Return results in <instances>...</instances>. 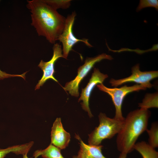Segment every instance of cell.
Masks as SVG:
<instances>
[{
	"label": "cell",
	"mask_w": 158,
	"mask_h": 158,
	"mask_svg": "<svg viewBox=\"0 0 158 158\" xmlns=\"http://www.w3.org/2000/svg\"><path fill=\"white\" fill-rule=\"evenodd\" d=\"M27 1V8L31 13V25L39 36L44 37L51 44H55L63 31L66 18L44 0Z\"/></svg>",
	"instance_id": "1"
},
{
	"label": "cell",
	"mask_w": 158,
	"mask_h": 158,
	"mask_svg": "<svg viewBox=\"0 0 158 158\" xmlns=\"http://www.w3.org/2000/svg\"><path fill=\"white\" fill-rule=\"evenodd\" d=\"M150 116L148 109L140 108L127 114L116 139L117 149L121 153L127 154L134 150L138 138L147 129Z\"/></svg>",
	"instance_id": "2"
},
{
	"label": "cell",
	"mask_w": 158,
	"mask_h": 158,
	"mask_svg": "<svg viewBox=\"0 0 158 158\" xmlns=\"http://www.w3.org/2000/svg\"><path fill=\"white\" fill-rule=\"evenodd\" d=\"M98 118L99 126L89 134V145H99L103 140L112 138L119 132L124 121H119L114 118H109L102 112L99 114Z\"/></svg>",
	"instance_id": "3"
},
{
	"label": "cell",
	"mask_w": 158,
	"mask_h": 158,
	"mask_svg": "<svg viewBox=\"0 0 158 158\" xmlns=\"http://www.w3.org/2000/svg\"><path fill=\"white\" fill-rule=\"evenodd\" d=\"M97 86L100 90L107 93L111 97L115 109L114 118L121 121H124L125 118L122 111V103L125 97L130 92L145 90L147 88L145 85L138 84L130 86L125 85L119 88H109L103 83L97 85Z\"/></svg>",
	"instance_id": "4"
},
{
	"label": "cell",
	"mask_w": 158,
	"mask_h": 158,
	"mask_svg": "<svg viewBox=\"0 0 158 158\" xmlns=\"http://www.w3.org/2000/svg\"><path fill=\"white\" fill-rule=\"evenodd\" d=\"M113 57L109 55L103 53L93 57L87 58L84 63L78 69V74L73 80L67 82L63 89L68 91L71 96L78 97L79 95V85L84 78L87 75L95 64L103 59L112 60Z\"/></svg>",
	"instance_id": "5"
},
{
	"label": "cell",
	"mask_w": 158,
	"mask_h": 158,
	"mask_svg": "<svg viewBox=\"0 0 158 158\" xmlns=\"http://www.w3.org/2000/svg\"><path fill=\"white\" fill-rule=\"evenodd\" d=\"M76 16V14L75 11L68 15L66 18L63 31L58 39L62 44L63 54L66 59H67L69 52L73 50V47L78 42H82L88 47H93L88 42V39H79L74 35L73 28Z\"/></svg>",
	"instance_id": "6"
},
{
	"label": "cell",
	"mask_w": 158,
	"mask_h": 158,
	"mask_svg": "<svg viewBox=\"0 0 158 158\" xmlns=\"http://www.w3.org/2000/svg\"><path fill=\"white\" fill-rule=\"evenodd\" d=\"M131 73L130 75L126 78L119 79L111 78L109 83L112 86L117 87L126 83L133 82L138 84L145 85L147 88H150L153 86L150 81L158 76V71H141L139 64L132 68Z\"/></svg>",
	"instance_id": "7"
},
{
	"label": "cell",
	"mask_w": 158,
	"mask_h": 158,
	"mask_svg": "<svg viewBox=\"0 0 158 158\" xmlns=\"http://www.w3.org/2000/svg\"><path fill=\"white\" fill-rule=\"evenodd\" d=\"M53 55L51 59L47 62L41 60L38 66L43 72V74L41 79L35 86V90L39 89L46 81L52 79L58 83V81L54 77V75L55 72L54 65L56 61L60 58H64L62 54L61 46L59 44L55 43L53 47Z\"/></svg>",
	"instance_id": "8"
},
{
	"label": "cell",
	"mask_w": 158,
	"mask_h": 158,
	"mask_svg": "<svg viewBox=\"0 0 158 158\" xmlns=\"http://www.w3.org/2000/svg\"><path fill=\"white\" fill-rule=\"evenodd\" d=\"M107 74L101 73L98 68H94L91 78L87 86L82 89L80 96L78 102L82 101L80 104L83 110L88 113L90 118L93 117L89 107V101L92 92L95 87L98 84L103 83L108 77Z\"/></svg>",
	"instance_id": "9"
},
{
	"label": "cell",
	"mask_w": 158,
	"mask_h": 158,
	"mask_svg": "<svg viewBox=\"0 0 158 158\" xmlns=\"http://www.w3.org/2000/svg\"><path fill=\"white\" fill-rule=\"evenodd\" d=\"M51 138V143L61 150L66 148L69 144L70 135L64 129L60 118H57L53 123Z\"/></svg>",
	"instance_id": "10"
},
{
	"label": "cell",
	"mask_w": 158,
	"mask_h": 158,
	"mask_svg": "<svg viewBox=\"0 0 158 158\" xmlns=\"http://www.w3.org/2000/svg\"><path fill=\"white\" fill-rule=\"evenodd\" d=\"M75 138L80 141V149L76 156L77 158H107L102 153L103 146L87 145L76 135Z\"/></svg>",
	"instance_id": "11"
},
{
	"label": "cell",
	"mask_w": 158,
	"mask_h": 158,
	"mask_svg": "<svg viewBox=\"0 0 158 158\" xmlns=\"http://www.w3.org/2000/svg\"><path fill=\"white\" fill-rule=\"evenodd\" d=\"M134 149L138 152L143 158H158V152L145 141L136 143Z\"/></svg>",
	"instance_id": "12"
},
{
	"label": "cell",
	"mask_w": 158,
	"mask_h": 158,
	"mask_svg": "<svg viewBox=\"0 0 158 158\" xmlns=\"http://www.w3.org/2000/svg\"><path fill=\"white\" fill-rule=\"evenodd\" d=\"M41 155L43 158H64L61 152V150L51 143L46 149L35 151L33 154L34 158Z\"/></svg>",
	"instance_id": "13"
},
{
	"label": "cell",
	"mask_w": 158,
	"mask_h": 158,
	"mask_svg": "<svg viewBox=\"0 0 158 158\" xmlns=\"http://www.w3.org/2000/svg\"><path fill=\"white\" fill-rule=\"evenodd\" d=\"M31 146L29 143L13 145L5 149H0V158H4L8 153L12 152L16 154H28Z\"/></svg>",
	"instance_id": "14"
},
{
	"label": "cell",
	"mask_w": 158,
	"mask_h": 158,
	"mask_svg": "<svg viewBox=\"0 0 158 158\" xmlns=\"http://www.w3.org/2000/svg\"><path fill=\"white\" fill-rule=\"evenodd\" d=\"M138 106L140 109L145 110L152 108H158V92L147 93L142 102L138 104Z\"/></svg>",
	"instance_id": "15"
},
{
	"label": "cell",
	"mask_w": 158,
	"mask_h": 158,
	"mask_svg": "<svg viewBox=\"0 0 158 158\" xmlns=\"http://www.w3.org/2000/svg\"><path fill=\"white\" fill-rule=\"evenodd\" d=\"M149 136L148 144L155 149L158 147V124L157 122L153 123L150 129L146 130Z\"/></svg>",
	"instance_id": "16"
},
{
	"label": "cell",
	"mask_w": 158,
	"mask_h": 158,
	"mask_svg": "<svg viewBox=\"0 0 158 158\" xmlns=\"http://www.w3.org/2000/svg\"><path fill=\"white\" fill-rule=\"evenodd\" d=\"M48 5L55 10L68 8L71 4V0H44Z\"/></svg>",
	"instance_id": "17"
},
{
	"label": "cell",
	"mask_w": 158,
	"mask_h": 158,
	"mask_svg": "<svg viewBox=\"0 0 158 158\" xmlns=\"http://www.w3.org/2000/svg\"><path fill=\"white\" fill-rule=\"evenodd\" d=\"M148 7L155 8L157 10L158 9V1L157 0H141L137 8L136 11H139L142 9Z\"/></svg>",
	"instance_id": "18"
},
{
	"label": "cell",
	"mask_w": 158,
	"mask_h": 158,
	"mask_svg": "<svg viewBox=\"0 0 158 158\" xmlns=\"http://www.w3.org/2000/svg\"><path fill=\"white\" fill-rule=\"evenodd\" d=\"M158 44H154L152 46V47L150 49H149L147 50H140L139 49H129L127 48H123L120 49L118 50H114L110 49L108 47V45H107V48H108L109 51H111L114 52H121L123 51H135L136 53L140 54H141L145 52L150 51H156L158 49Z\"/></svg>",
	"instance_id": "19"
},
{
	"label": "cell",
	"mask_w": 158,
	"mask_h": 158,
	"mask_svg": "<svg viewBox=\"0 0 158 158\" xmlns=\"http://www.w3.org/2000/svg\"><path fill=\"white\" fill-rule=\"evenodd\" d=\"M27 73V72H26L21 75L11 74L7 73L5 72L2 71L0 70V80L14 77H21L25 80V75Z\"/></svg>",
	"instance_id": "20"
},
{
	"label": "cell",
	"mask_w": 158,
	"mask_h": 158,
	"mask_svg": "<svg viewBox=\"0 0 158 158\" xmlns=\"http://www.w3.org/2000/svg\"><path fill=\"white\" fill-rule=\"evenodd\" d=\"M127 154L125 153H121L118 158H126Z\"/></svg>",
	"instance_id": "21"
},
{
	"label": "cell",
	"mask_w": 158,
	"mask_h": 158,
	"mask_svg": "<svg viewBox=\"0 0 158 158\" xmlns=\"http://www.w3.org/2000/svg\"><path fill=\"white\" fill-rule=\"evenodd\" d=\"M23 158H28L27 156V154L23 155Z\"/></svg>",
	"instance_id": "22"
},
{
	"label": "cell",
	"mask_w": 158,
	"mask_h": 158,
	"mask_svg": "<svg viewBox=\"0 0 158 158\" xmlns=\"http://www.w3.org/2000/svg\"><path fill=\"white\" fill-rule=\"evenodd\" d=\"M72 158H77L76 157V156H73Z\"/></svg>",
	"instance_id": "23"
}]
</instances>
